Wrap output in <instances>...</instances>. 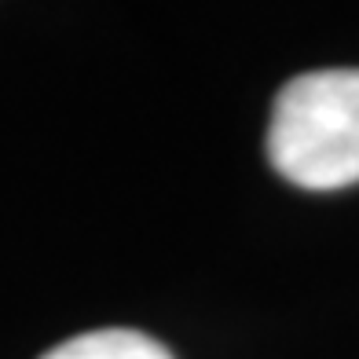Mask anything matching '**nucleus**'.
<instances>
[{
  "label": "nucleus",
  "instance_id": "obj_1",
  "mask_svg": "<svg viewBox=\"0 0 359 359\" xmlns=\"http://www.w3.org/2000/svg\"><path fill=\"white\" fill-rule=\"evenodd\" d=\"M275 172L304 191L359 184V70H312L279 92L268 125Z\"/></svg>",
  "mask_w": 359,
  "mask_h": 359
},
{
  "label": "nucleus",
  "instance_id": "obj_2",
  "mask_svg": "<svg viewBox=\"0 0 359 359\" xmlns=\"http://www.w3.org/2000/svg\"><path fill=\"white\" fill-rule=\"evenodd\" d=\"M41 359H172V352L140 330H92L62 341Z\"/></svg>",
  "mask_w": 359,
  "mask_h": 359
}]
</instances>
